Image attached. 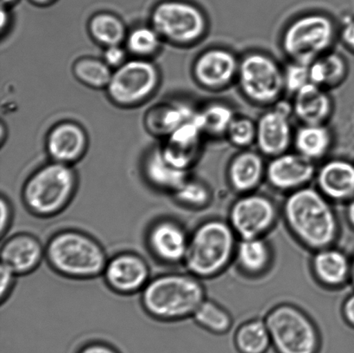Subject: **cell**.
Masks as SVG:
<instances>
[{"mask_svg":"<svg viewBox=\"0 0 354 353\" xmlns=\"http://www.w3.org/2000/svg\"><path fill=\"white\" fill-rule=\"evenodd\" d=\"M281 217L291 237L311 252L337 243L341 224L334 204L310 185L288 193Z\"/></svg>","mask_w":354,"mask_h":353,"instance_id":"6da1fadb","label":"cell"},{"mask_svg":"<svg viewBox=\"0 0 354 353\" xmlns=\"http://www.w3.org/2000/svg\"><path fill=\"white\" fill-rule=\"evenodd\" d=\"M206 298L203 280L187 271L156 276L140 293L145 313L165 323H179L192 318Z\"/></svg>","mask_w":354,"mask_h":353,"instance_id":"7a4b0ae2","label":"cell"},{"mask_svg":"<svg viewBox=\"0 0 354 353\" xmlns=\"http://www.w3.org/2000/svg\"><path fill=\"white\" fill-rule=\"evenodd\" d=\"M109 257L102 243L86 231H57L45 244V261L62 278L88 281L102 276Z\"/></svg>","mask_w":354,"mask_h":353,"instance_id":"3957f363","label":"cell"},{"mask_svg":"<svg viewBox=\"0 0 354 353\" xmlns=\"http://www.w3.org/2000/svg\"><path fill=\"white\" fill-rule=\"evenodd\" d=\"M238 242L227 220L208 218L191 231L183 265L203 281L216 278L234 264Z\"/></svg>","mask_w":354,"mask_h":353,"instance_id":"277c9868","label":"cell"},{"mask_svg":"<svg viewBox=\"0 0 354 353\" xmlns=\"http://www.w3.org/2000/svg\"><path fill=\"white\" fill-rule=\"evenodd\" d=\"M78 186L77 173L73 166L50 161L26 179L21 189V200L31 216L51 219L68 209Z\"/></svg>","mask_w":354,"mask_h":353,"instance_id":"5b68a950","label":"cell"},{"mask_svg":"<svg viewBox=\"0 0 354 353\" xmlns=\"http://www.w3.org/2000/svg\"><path fill=\"white\" fill-rule=\"evenodd\" d=\"M277 353H319L324 336L310 314L296 304L281 303L270 307L265 317Z\"/></svg>","mask_w":354,"mask_h":353,"instance_id":"8992f818","label":"cell"},{"mask_svg":"<svg viewBox=\"0 0 354 353\" xmlns=\"http://www.w3.org/2000/svg\"><path fill=\"white\" fill-rule=\"evenodd\" d=\"M336 28L330 17L308 13L291 21L282 35V48L290 61L310 65L330 51Z\"/></svg>","mask_w":354,"mask_h":353,"instance_id":"52a82bcc","label":"cell"},{"mask_svg":"<svg viewBox=\"0 0 354 353\" xmlns=\"http://www.w3.org/2000/svg\"><path fill=\"white\" fill-rule=\"evenodd\" d=\"M151 26L162 41L176 46H189L203 39L208 22L201 10L192 3L166 0L152 10Z\"/></svg>","mask_w":354,"mask_h":353,"instance_id":"ba28073f","label":"cell"},{"mask_svg":"<svg viewBox=\"0 0 354 353\" xmlns=\"http://www.w3.org/2000/svg\"><path fill=\"white\" fill-rule=\"evenodd\" d=\"M160 82V71L153 61L133 58L114 69L106 92L114 105L131 108L150 99Z\"/></svg>","mask_w":354,"mask_h":353,"instance_id":"9c48e42d","label":"cell"},{"mask_svg":"<svg viewBox=\"0 0 354 353\" xmlns=\"http://www.w3.org/2000/svg\"><path fill=\"white\" fill-rule=\"evenodd\" d=\"M237 82L243 95L257 105H273L286 91L283 69L262 52H250L243 57Z\"/></svg>","mask_w":354,"mask_h":353,"instance_id":"30bf717a","label":"cell"},{"mask_svg":"<svg viewBox=\"0 0 354 353\" xmlns=\"http://www.w3.org/2000/svg\"><path fill=\"white\" fill-rule=\"evenodd\" d=\"M281 207L276 200L259 191L237 195L228 209L227 221L239 240L266 238L276 227Z\"/></svg>","mask_w":354,"mask_h":353,"instance_id":"8fae6325","label":"cell"},{"mask_svg":"<svg viewBox=\"0 0 354 353\" xmlns=\"http://www.w3.org/2000/svg\"><path fill=\"white\" fill-rule=\"evenodd\" d=\"M190 233L179 220L161 217L149 225L145 245L151 258L166 266L183 265Z\"/></svg>","mask_w":354,"mask_h":353,"instance_id":"7c38bea8","label":"cell"},{"mask_svg":"<svg viewBox=\"0 0 354 353\" xmlns=\"http://www.w3.org/2000/svg\"><path fill=\"white\" fill-rule=\"evenodd\" d=\"M102 276L111 292L122 296L140 294L151 279L148 262L133 251H120L109 258Z\"/></svg>","mask_w":354,"mask_h":353,"instance_id":"4fadbf2b","label":"cell"},{"mask_svg":"<svg viewBox=\"0 0 354 353\" xmlns=\"http://www.w3.org/2000/svg\"><path fill=\"white\" fill-rule=\"evenodd\" d=\"M292 104L277 102L257 120L256 144L260 153L270 158L289 151L294 134L290 116Z\"/></svg>","mask_w":354,"mask_h":353,"instance_id":"5bb4252c","label":"cell"},{"mask_svg":"<svg viewBox=\"0 0 354 353\" xmlns=\"http://www.w3.org/2000/svg\"><path fill=\"white\" fill-rule=\"evenodd\" d=\"M317 171L315 162L297 151H287L270 158L266 165V181L270 188L286 195L310 185Z\"/></svg>","mask_w":354,"mask_h":353,"instance_id":"9a60e30c","label":"cell"},{"mask_svg":"<svg viewBox=\"0 0 354 353\" xmlns=\"http://www.w3.org/2000/svg\"><path fill=\"white\" fill-rule=\"evenodd\" d=\"M239 60L224 48H210L198 55L193 64V77L203 88L220 90L237 79Z\"/></svg>","mask_w":354,"mask_h":353,"instance_id":"2e32d148","label":"cell"},{"mask_svg":"<svg viewBox=\"0 0 354 353\" xmlns=\"http://www.w3.org/2000/svg\"><path fill=\"white\" fill-rule=\"evenodd\" d=\"M45 148L50 161L74 166L88 151V134L81 124L74 121H62L48 131Z\"/></svg>","mask_w":354,"mask_h":353,"instance_id":"e0dca14e","label":"cell"},{"mask_svg":"<svg viewBox=\"0 0 354 353\" xmlns=\"http://www.w3.org/2000/svg\"><path fill=\"white\" fill-rule=\"evenodd\" d=\"M45 260V245L36 235L17 233L1 245V265L19 276L32 274Z\"/></svg>","mask_w":354,"mask_h":353,"instance_id":"ac0fdd59","label":"cell"},{"mask_svg":"<svg viewBox=\"0 0 354 353\" xmlns=\"http://www.w3.org/2000/svg\"><path fill=\"white\" fill-rule=\"evenodd\" d=\"M310 267L315 281L328 290L341 289L351 278V259L336 245L312 252Z\"/></svg>","mask_w":354,"mask_h":353,"instance_id":"d6986e66","label":"cell"},{"mask_svg":"<svg viewBox=\"0 0 354 353\" xmlns=\"http://www.w3.org/2000/svg\"><path fill=\"white\" fill-rule=\"evenodd\" d=\"M203 135L194 117L165 138L160 146L162 155L174 167L190 172L199 158Z\"/></svg>","mask_w":354,"mask_h":353,"instance_id":"ffe728a7","label":"cell"},{"mask_svg":"<svg viewBox=\"0 0 354 353\" xmlns=\"http://www.w3.org/2000/svg\"><path fill=\"white\" fill-rule=\"evenodd\" d=\"M315 180V188L333 204L348 203L354 197V164L346 159L326 161Z\"/></svg>","mask_w":354,"mask_h":353,"instance_id":"44dd1931","label":"cell"},{"mask_svg":"<svg viewBox=\"0 0 354 353\" xmlns=\"http://www.w3.org/2000/svg\"><path fill=\"white\" fill-rule=\"evenodd\" d=\"M266 165L260 152L245 149L229 162L227 181L237 195L258 191L266 181Z\"/></svg>","mask_w":354,"mask_h":353,"instance_id":"7402d4cb","label":"cell"},{"mask_svg":"<svg viewBox=\"0 0 354 353\" xmlns=\"http://www.w3.org/2000/svg\"><path fill=\"white\" fill-rule=\"evenodd\" d=\"M145 182L156 191L171 195L189 178V172L169 164L162 155L160 146L151 149L141 162Z\"/></svg>","mask_w":354,"mask_h":353,"instance_id":"603a6c76","label":"cell"},{"mask_svg":"<svg viewBox=\"0 0 354 353\" xmlns=\"http://www.w3.org/2000/svg\"><path fill=\"white\" fill-rule=\"evenodd\" d=\"M274 262V251L266 238L239 240L234 265L246 278L257 279L268 274Z\"/></svg>","mask_w":354,"mask_h":353,"instance_id":"cb8c5ba5","label":"cell"},{"mask_svg":"<svg viewBox=\"0 0 354 353\" xmlns=\"http://www.w3.org/2000/svg\"><path fill=\"white\" fill-rule=\"evenodd\" d=\"M197 109L183 100L158 103L145 115L148 133L159 137H168L183 124L192 120Z\"/></svg>","mask_w":354,"mask_h":353,"instance_id":"d4e9b609","label":"cell"},{"mask_svg":"<svg viewBox=\"0 0 354 353\" xmlns=\"http://www.w3.org/2000/svg\"><path fill=\"white\" fill-rule=\"evenodd\" d=\"M293 113L301 124H324L333 112L331 97L314 83H308L294 97Z\"/></svg>","mask_w":354,"mask_h":353,"instance_id":"484cf974","label":"cell"},{"mask_svg":"<svg viewBox=\"0 0 354 353\" xmlns=\"http://www.w3.org/2000/svg\"><path fill=\"white\" fill-rule=\"evenodd\" d=\"M293 144L298 153L315 162L324 158L330 150L331 131L325 124H303L294 134Z\"/></svg>","mask_w":354,"mask_h":353,"instance_id":"4316f807","label":"cell"},{"mask_svg":"<svg viewBox=\"0 0 354 353\" xmlns=\"http://www.w3.org/2000/svg\"><path fill=\"white\" fill-rule=\"evenodd\" d=\"M234 341L241 353H266L272 347L268 327L263 318L243 321L234 330Z\"/></svg>","mask_w":354,"mask_h":353,"instance_id":"83f0119b","label":"cell"},{"mask_svg":"<svg viewBox=\"0 0 354 353\" xmlns=\"http://www.w3.org/2000/svg\"><path fill=\"white\" fill-rule=\"evenodd\" d=\"M88 30L92 39L104 48L122 44L128 33L124 21L115 14L106 12L92 16Z\"/></svg>","mask_w":354,"mask_h":353,"instance_id":"f1b7e54d","label":"cell"},{"mask_svg":"<svg viewBox=\"0 0 354 353\" xmlns=\"http://www.w3.org/2000/svg\"><path fill=\"white\" fill-rule=\"evenodd\" d=\"M191 319L201 330L213 335H225L234 330V318L220 303L207 297Z\"/></svg>","mask_w":354,"mask_h":353,"instance_id":"f546056e","label":"cell"},{"mask_svg":"<svg viewBox=\"0 0 354 353\" xmlns=\"http://www.w3.org/2000/svg\"><path fill=\"white\" fill-rule=\"evenodd\" d=\"M310 82L322 88H334L343 82L348 66L342 55L328 51L310 65Z\"/></svg>","mask_w":354,"mask_h":353,"instance_id":"4dcf8cb0","label":"cell"},{"mask_svg":"<svg viewBox=\"0 0 354 353\" xmlns=\"http://www.w3.org/2000/svg\"><path fill=\"white\" fill-rule=\"evenodd\" d=\"M236 117L234 109L223 102H212L197 110L196 120L204 134L220 137L227 134L229 126Z\"/></svg>","mask_w":354,"mask_h":353,"instance_id":"1f68e13d","label":"cell"},{"mask_svg":"<svg viewBox=\"0 0 354 353\" xmlns=\"http://www.w3.org/2000/svg\"><path fill=\"white\" fill-rule=\"evenodd\" d=\"M183 209L201 211L207 209L214 200V192L203 180L189 176L171 195Z\"/></svg>","mask_w":354,"mask_h":353,"instance_id":"d6a6232c","label":"cell"},{"mask_svg":"<svg viewBox=\"0 0 354 353\" xmlns=\"http://www.w3.org/2000/svg\"><path fill=\"white\" fill-rule=\"evenodd\" d=\"M72 72L82 85L93 89H106L113 70L103 59L84 57L75 61Z\"/></svg>","mask_w":354,"mask_h":353,"instance_id":"836d02e7","label":"cell"},{"mask_svg":"<svg viewBox=\"0 0 354 353\" xmlns=\"http://www.w3.org/2000/svg\"><path fill=\"white\" fill-rule=\"evenodd\" d=\"M162 39L150 24L138 26L128 31L124 45L128 54L133 58L150 59L161 50Z\"/></svg>","mask_w":354,"mask_h":353,"instance_id":"e575fe53","label":"cell"},{"mask_svg":"<svg viewBox=\"0 0 354 353\" xmlns=\"http://www.w3.org/2000/svg\"><path fill=\"white\" fill-rule=\"evenodd\" d=\"M225 136L234 146L245 150L256 143L257 124L248 117L236 116Z\"/></svg>","mask_w":354,"mask_h":353,"instance_id":"d590c367","label":"cell"},{"mask_svg":"<svg viewBox=\"0 0 354 353\" xmlns=\"http://www.w3.org/2000/svg\"><path fill=\"white\" fill-rule=\"evenodd\" d=\"M284 88L293 95L310 82V67L308 64L291 61L283 69Z\"/></svg>","mask_w":354,"mask_h":353,"instance_id":"8d00e7d4","label":"cell"},{"mask_svg":"<svg viewBox=\"0 0 354 353\" xmlns=\"http://www.w3.org/2000/svg\"><path fill=\"white\" fill-rule=\"evenodd\" d=\"M19 278L15 273L1 265L0 267V300L1 304L7 302L15 289L17 279Z\"/></svg>","mask_w":354,"mask_h":353,"instance_id":"74e56055","label":"cell"},{"mask_svg":"<svg viewBox=\"0 0 354 353\" xmlns=\"http://www.w3.org/2000/svg\"><path fill=\"white\" fill-rule=\"evenodd\" d=\"M127 55L126 48H123L121 45H113V46L104 48L102 59L114 70L128 60Z\"/></svg>","mask_w":354,"mask_h":353,"instance_id":"f35d334b","label":"cell"},{"mask_svg":"<svg viewBox=\"0 0 354 353\" xmlns=\"http://www.w3.org/2000/svg\"><path fill=\"white\" fill-rule=\"evenodd\" d=\"M0 207H1V226H0V236L2 238L6 236L12 227L14 210L12 202L8 197L2 193L0 198Z\"/></svg>","mask_w":354,"mask_h":353,"instance_id":"ab89813d","label":"cell"},{"mask_svg":"<svg viewBox=\"0 0 354 353\" xmlns=\"http://www.w3.org/2000/svg\"><path fill=\"white\" fill-rule=\"evenodd\" d=\"M76 353H120L113 345L103 341H90L82 345Z\"/></svg>","mask_w":354,"mask_h":353,"instance_id":"60d3db41","label":"cell"},{"mask_svg":"<svg viewBox=\"0 0 354 353\" xmlns=\"http://www.w3.org/2000/svg\"><path fill=\"white\" fill-rule=\"evenodd\" d=\"M342 314L346 324L354 328V293L346 297L342 306Z\"/></svg>","mask_w":354,"mask_h":353,"instance_id":"b9f144b4","label":"cell"},{"mask_svg":"<svg viewBox=\"0 0 354 353\" xmlns=\"http://www.w3.org/2000/svg\"><path fill=\"white\" fill-rule=\"evenodd\" d=\"M341 37L343 43L354 51V19L344 21L341 31Z\"/></svg>","mask_w":354,"mask_h":353,"instance_id":"7bdbcfd3","label":"cell"},{"mask_svg":"<svg viewBox=\"0 0 354 353\" xmlns=\"http://www.w3.org/2000/svg\"><path fill=\"white\" fill-rule=\"evenodd\" d=\"M12 19H10V15L8 10L6 8V6H2L1 8V34L3 36L9 29Z\"/></svg>","mask_w":354,"mask_h":353,"instance_id":"ee69618b","label":"cell"},{"mask_svg":"<svg viewBox=\"0 0 354 353\" xmlns=\"http://www.w3.org/2000/svg\"><path fill=\"white\" fill-rule=\"evenodd\" d=\"M346 204H348L346 209V220H348V223L351 225V227L354 228V197Z\"/></svg>","mask_w":354,"mask_h":353,"instance_id":"f6af8a7d","label":"cell"},{"mask_svg":"<svg viewBox=\"0 0 354 353\" xmlns=\"http://www.w3.org/2000/svg\"><path fill=\"white\" fill-rule=\"evenodd\" d=\"M30 1L38 6H46L48 5V3L53 2L54 0H30Z\"/></svg>","mask_w":354,"mask_h":353,"instance_id":"bcb514c9","label":"cell"},{"mask_svg":"<svg viewBox=\"0 0 354 353\" xmlns=\"http://www.w3.org/2000/svg\"><path fill=\"white\" fill-rule=\"evenodd\" d=\"M350 281L354 285V257L351 259V278H350Z\"/></svg>","mask_w":354,"mask_h":353,"instance_id":"7dc6e473","label":"cell"},{"mask_svg":"<svg viewBox=\"0 0 354 353\" xmlns=\"http://www.w3.org/2000/svg\"><path fill=\"white\" fill-rule=\"evenodd\" d=\"M16 0H1L2 6H7L9 5H12Z\"/></svg>","mask_w":354,"mask_h":353,"instance_id":"c3c4849f","label":"cell"}]
</instances>
